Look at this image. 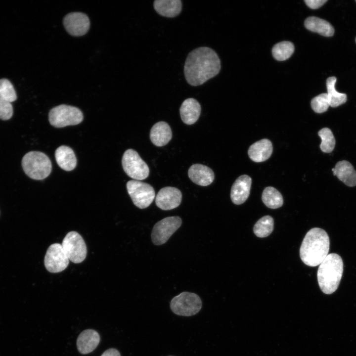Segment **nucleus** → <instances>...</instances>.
<instances>
[{"mask_svg":"<svg viewBox=\"0 0 356 356\" xmlns=\"http://www.w3.org/2000/svg\"><path fill=\"white\" fill-rule=\"evenodd\" d=\"M272 144L268 139L264 138L251 145L248 151L250 158L255 162H262L268 159L272 153Z\"/></svg>","mask_w":356,"mask_h":356,"instance_id":"obj_19","label":"nucleus"},{"mask_svg":"<svg viewBox=\"0 0 356 356\" xmlns=\"http://www.w3.org/2000/svg\"><path fill=\"white\" fill-rule=\"evenodd\" d=\"M16 98V93L11 82L6 79H0V99L11 103Z\"/></svg>","mask_w":356,"mask_h":356,"instance_id":"obj_29","label":"nucleus"},{"mask_svg":"<svg viewBox=\"0 0 356 356\" xmlns=\"http://www.w3.org/2000/svg\"><path fill=\"white\" fill-rule=\"evenodd\" d=\"M337 78L335 77H329L326 80L327 96L329 105L336 107L345 103L347 99L345 93L338 92L335 89V85Z\"/></svg>","mask_w":356,"mask_h":356,"instance_id":"obj_24","label":"nucleus"},{"mask_svg":"<svg viewBox=\"0 0 356 356\" xmlns=\"http://www.w3.org/2000/svg\"><path fill=\"white\" fill-rule=\"evenodd\" d=\"M344 268L342 258L337 254H328L319 265L317 272L319 286L326 294H331L338 288Z\"/></svg>","mask_w":356,"mask_h":356,"instance_id":"obj_3","label":"nucleus"},{"mask_svg":"<svg viewBox=\"0 0 356 356\" xmlns=\"http://www.w3.org/2000/svg\"><path fill=\"white\" fill-rule=\"evenodd\" d=\"M294 51L293 44L288 41H283L276 44L272 49L274 58L278 61H283L289 58Z\"/></svg>","mask_w":356,"mask_h":356,"instance_id":"obj_27","label":"nucleus"},{"mask_svg":"<svg viewBox=\"0 0 356 356\" xmlns=\"http://www.w3.org/2000/svg\"><path fill=\"white\" fill-rule=\"evenodd\" d=\"M100 342V336L93 329H86L82 331L77 340L78 351L85 355L91 353L97 347Z\"/></svg>","mask_w":356,"mask_h":356,"instance_id":"obj_16","label":"nucleus"},{"mask_svg":"<svg viewBox=\"0 0 356 356\" xmlns=\"http://www.w3.org/2000/svg\"><path fill=\"white\" fill-rule=\"evenodd\" d=\"M172 312L178 315L189 316L197 313L202 308V301L196 294L183 292L171 301Z\"/></svg>","mask_w":356,"mask_h":356,"instance_id":"obj_6","label":"nucleus"},{"mask_svg":"<svg viewBox=\"0 0 356 356\" xmlns=\"http://www.w3.org/2000/svg\"><path fill=\"white\" fill-rule=\"evenodd\" d=\"M318 135L321 139L320 148L324 153H330L334 149L336 140L331 131L328 128L321 129L318 132Z\"/></svg>","mask_w":356,"mask_h":356,"instance_id":"obj_28","label":"nucleus"},{"mask_svg":"<svg viewBox=\"0 0 356 356\" xmlns=\"http://www.w3.org/2000/svg\"><path fill=\"white\" fill-rule=\"evenodd\" d=\"M69 260L62 245L54 243L48 248L44 259L46 269L51 273H58L68 267Z\"/></svg>","mask_w":356,"mask_h":356,"instance_id":"obj_11","label":"nucleus"},{"mask_svg":"<svg viewBox=\"0 0 356 356\" xmlns=\"http://www.w3.org/2000/svg\"><path fill=\"white\" fill-rule=\"evenodd\" d=\"M126 185L133 203L139 209L147 208L154 199V189L148 183L134 179L128 181Z\"/></svg>","mask_w":356,"mask_h":356,"instance_id":"obj_8","label":"nucleus"},{"mask_svg":"<svg viewBox=\"0 0 356 356\" xmlns=\"http://www.w3.org/2000/svg\"><path fill=\"white\" fill-rule=\"evenodd\" d=\"M182 193L178 188L167 186L161 188L155 198L156 206L163 210H170L178 207L181 203Z\"/></svg>","mask_w":356,"mask_h":356,"instance_id":"obj_13","label":"nucleus"},{"mask_svg":"<svg viewBox=\"0 0 356 356\" xmlns=\"http://www.w3.org/2000/svg\"><path fill=\"white\" fill-rule=\"evenodd\" d=\"M252 183L251 178L247 175L239 177L233 183L230 191L232 202L236 205L243 203L248 198Z\"/></svg>","mask_w":356,"mask_h":356,"instance_id":"obj_14","label":"nucleus"},{"mask_svg":"<svg viewBox=\"0 0 356 356\" xmlns=\"http://www.w3.org/2000/svg\"></svg>","mask_w":356,"mask_h":356,"instance_id":"obj_34","label":"nucleus"},{"mask_svg":"<svg viewBox=\"0 0 356 356\" xmlns=\"http://www.w3.org/2000/svg\"><path fill=\"white\" fill-rule=\"evenodd\" d=\"M13 115V107L10 102L0 99V119L7 120Z\"/></svg>","mask_w":356,"mask_h":356,"instance_id":"obj_31","label":"nucleus"},{"mask_svg":"<svg viewBox=\"0 0 356 356\" xmlns=\"http://www.w3.org/2000/svg\"><path fill=\"white\" fill-rule=\"evenodd\" d=\"M262 199L264 203L271 209L278 208L281 207L283 203L281 193L271 186L265 188L262 193Z\"/></svg>","mask_w":356,"mask_h":356,"instance_id":"obj_25","label":"nucleus"},{"mask_svg":"<svg viewBox=\"0 0 356 356\" xmlns=\"http://www.w3.org/2000/svg\"><path fill=\"white\" fill-rule=\"evenodd\" d=\"M154 8L160 15L173 18L178 15L181 11L182 2L180 0H156Z\"/></svg>","mask_w":356,"mask_h":356,"instance_id":"obj_22","label":"nucleus"},{"mask_svg":"<svg viewBox=\"0 0 356 356\" xmlns=\"http://www.w3.org/2000/svg\"><path fill=\"white\" fill-rule=\"evenodd\" d=\"M273 219L270 216H265L260 219L255 223L253 231L259 237L268 236L273 229Z\"/></svg>","mask_w":356,"mask_h":356,"instance_id":"obj_26","label":"nucleus"},{"mask_svg":"<svg viewBox=\"0 0 356 356\" xmlns=\"http://www.w3.org/2000/svg\"><path fill=\"white\" fill-rule=\"evenodd\" d=\"M182 223L179 217L172 216L165 218L158 222L153 226L151 232V240L156 245L166 243Z\"/></svg>","mask_w":356,"mask_h":356,"instance_id":"obj_10","label":"nucleus"},{"mask_svg":"<svg viewBox=\"0 0 356 356\" xmlns=\"http://www.w3.org/2000/svg\"><path fill=\"white\" fill-rule=\"evenodd\" d=\"M327 0H305L306 4L311 8L316 9L323 5Z\"/></svg>","mask_w":356,"mask_h":356,"instance_id":"obj_32","label":"nucleus"},{"mask_svg":"<svg viewBox=\"0 0 356 356\" xmlns=\"http://www.w3.org/2000/svg\"><path fill=\"white\" fill-rule=\"evenodd\" d=\"M122 164L126 174L135 180H143L149 176L148 165L133 149L125 151L122 157Z\"/></svg>","mask_w":356,"mask_h":356,"instance_id":"obj_7","label":"nucleus"},{"mask_svg":"<svg viewBox=\"0 0 356 356\" xmlns=\"http://www.w3.org/2000/svg\"><path fill=\"white\" fill-rule=\"evenodd\" d=\"M172 132L169 124L164 121H160L154 124L150 132V138L156 146H163L171 140Z\"/></svg>","mask_w":356,"mask_h":356,"instance_id":"obj_18","label":"nucleus"},{"mask_svg":"<svg viewBox=\"0 0 356 356\" xmlns=\"http://www.w3.org/2000/svg\"></svg>","mask_w":356,"mask_h":356,"instance_id":"obj_35","label":"nucleus"},{"mask_svg":"<svg viewBox=\"0 0 356 356\" xmlns=\"http://www.w3.org/2000/svg\"><path fill=\"white\" fill-rule=\"evenodd\" d=\"M22 167L25 173L35 180L47 178L52 170L51 162L44 153L32 151L26 153L22 160Z\"/></svg>","mask_w":356,"mask_h":356,"instance_id":"obj_4","label":"nucleus"},{"mask_svg":"<svg viewBox=\"0 0 356 356\" xmlns=\"http://www.w3.org/2000/svg\"><path fill=\"white\" fill-rule=\"evenodd\" d=\"M188 175L192 181L200 186L210 185L214 180L213 170L207 166L195 164L188 169Z\"/></svg>","mask_w":356,"mask_h":356,"instance_id":"obj_15","label":"nucleus"},{"mask_svg":"<svg viewBox=\"0 0 356 356\" xmlns=\"http://www.w3.org/2000/svg\"><path fill=\"white\" fill-rule=\"evenodd\" d=\"M101 356H121V355L117 349L110 348L103 352Z\"/></svg>","mask_w":356,"mask_h":356,"instance_id":"obj_33","label":"nucleus"},{"mask_svg":"<svg viewBox=\"0 0 356 356\" xmlns=\"http://www.w3.org/2000/svg\"><path fill=\"white\" fill-rule=\"evenodd\" d=\"M333 175L346 185H356V171L353 166L346 160L339 161L332 169Z\"/></svg>","mask_w":356,"mask_h":356,"instance_id":"obj_20","label":"nucleus"},{"mask_svg":"<svg viewBox=\"0 0 356 356\" xmlns=\"http://www.w3.org/2000/svg\"><path fill=\"white\" fill-rule=\"evenodd\" d=\"M55 157L58 165L63 170L71 171L77 165V158L73 149L66 145L58 147L55 152Z\"/></svg>","mask_w":356,"mask_h":356,"instance_id":"obj_21","label":"nucleus"},{"mask_svg":"<svg viewBox=\"0 0 356 356\" xmlns=\"http://www.w3.org/2000/svg\"><path fill=\"white\" fill-rule=\"evenodd\" d=\"M305 26L309 30L325 37L332 36L334 33L333 27L328 22L314 16L307 18L305 21Z\"/></svg>","mask_w":356,"mask_h":356,"instance_id":"obj_23","label":"nucleus"},{"mask_svg":"<svg viewBox=\"0 0 356 356\" xmlns=\"http://www.w3.org/2000/svg\"><path fill=\"white\" fill-rule=\"evenodd\" d=\"M201 111L200 103L195 99L189 98L184 100L179 108L181 120L186 125L194 124L198 119Z\"/></svg>","mask_w":356,"mask_h":356,"instance_id":"obj_17","label":"nucleus"},{"mask_svg":"<svg viewBox=\"0 0 356 356\" xmlns=\"http://www.w3.org/2000/svg\"><path fill=\"white\" fill-rule=\"evenodd\" d=\"M83 118V114L80 109L65 104L52 108L48 113L50 125L57 128L78 125L82 122Z\"/></svg>","mask_w":356,"mask_h":356,"instance_id":"obj_5","label":"nucleus"},{"mask_svg":"<svg viewBox=\"0 0 356 356\" xmlns=\"http://www.w3.org/2000/svg\"><path fill=\"white\" fill-rule=\"evenodd\" d=\"M62 246L69 260L78 264L85 259L87 254L86 244L81 235L77 232H69L64 238Z\"/></svg>","mask_w":356,"mask_h":356,"instance_id":"obj_9","label":"nucleus"},{"mask_svg":"<svg viewBox=\"0 0 356 356\" xmlns=\"http://www.w3.org/2000/svg\"><path fill=\"white\" fill-rule=\"evenodd\" d=\"M329 238L327 232L314 227L306 234L300 249V256L303 263L310 267L319 265L328 255Z\"/></svg>","mask_w":356,"mask_h":356,"instance_id":"obj_2","label":"nucleus"},{"mask_svg":"<svg viewBox=\"0 0 356 356\" xmlns=\"http://www.w3.org/2000/svg\"><path fill=\"white\" fill-rule=\"evenodd\" d=\"M327 93H323L313 98L311 101V106L317 113H322L327 111L329 106Z\"/></svg>","mask_w":356,"mask_h":356,"instance_id":"obj_30","label":"nucleus"},{"mask_svg":"<svg viewBox=\"0 0 356 356\" xmlns=\"http://www.w3.org/2000/svg\"><path fill=\"white\" fill-rule=\"evenodd\" d=\"M221 67L220 59L213 49L200 47L191 51L186 59L185 78L190 85L200 86L216 76Z\"/></svg>","mask_w":356,"mask_h":356,"instance_id":"obj_1","label":"nucleus"},{"mask_svg":"<svg viewBox=\"0 0 356 356\" xmlns=\"http://www.w3.org/2000/svg\"><path fill=\"white\" fill-rule=\"evenodd\" d=\"M63 24L67 31L74 36L84 35L90 26L88 16L85 13L77 12L66 15L64 18Z\"/></svg>","mask_w":356,"mask_h":356,"instance_id":"obj_12","label":"nucleus"}]
</instances>
